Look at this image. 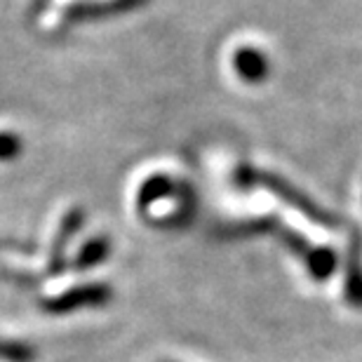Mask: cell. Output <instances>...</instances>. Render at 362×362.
<instances>
[{"mask_svg": "<svg viewBox=\"0 0 362 362\" xmlns=\"http://www.w3.org/2000/svg\"><path fill=\"white\" fill-rule=\"evenodd\" d=\"M108 255V240L106 238H97V240L88 243L81 252L76 262V269H90V266H97L106 259Z\"/></svg>", "mask_w": 362, "mask_h": 362, "instance_id": "obj_7", "label": "cell"}, {"mask_svg": "<svg viewBox=\"0 0 362 362\" xmlns=\"http://www.w3.org/2000/svg\"><path fill=\"white\" fill-rule=\"evenodd\" d=\"M175 191V184L168 179V177H153L151 181H146L141 188V198H139V205H148V202H156V200H163L172 195Z\"/></svg>", "mask_w": 362, "mask_h": 362, "instance_id": "obj_6", "label": "cell"}, {"mask_svg": "<svg viewBox=\"0 0 362 362\" xmlns=\"http://www.w3.org/2000/svg\"><path fill=\"white\" fill-rule=\"evenodd\" d=\"M303 264H306V271L313 280L322 282L334 275L337 266H339V257L337 252L327 247V245H322V247H310V252L306 255V259H303Z\"/></svg>", "mask_w": 362, "mask_h": 362, "instance_id": "obj_5", "label": "cell"}, {"mask_svg": "<svg viewBox=\"0 0 362 362\" xmlns=\"http://www.w3.org/2000/svg\"><path fill=\"white\" fill-rule=\"evenodd\" d=\"M346 301L351 306L362 308V250H360V235L351 238L349 255H346Z\"/></svg>", "mask_w": 362, "mask_h": 362, "instance_id": "obj_4", "label": "cell"}, {"mask_svg": "<svg viewBox=\"0 0 362 362\" xmlns=\"http://www.w3.org/2000/svg\"><path fill=\"white\" fill-rule=\"evenodd\" d=\"M0 360H7V362H33L35 360V351L28 344L0 341Z\"/></svg>", "mask_w": 362, "mask_h": 362, "instance_id": "obj_8", "label": "cell"}, {"mask_svg": "<svg viewBox=\"0 0 362 362\" xmlns=\"http://www.w3.org/2000/svg\"><path fill=\"white\" fill-rule=\"evenodd\" d=\"M21 151V144L14 134H0V160H10Z\"/></svg>", "mask_w": 362, "mask_h": 362, "instance_id": "obj_9", "label": "cell"}, {"mask_svg": "<svg viewBox=\"0 0 362 362\" xmlns=\"http://www.w3.org/2000/svg\"><path fill=\"white\" fill-rule=\"evenodd\" d=\"M235 184L240 188H252V186H264L269 188L271 193H275L282 202H287L289 207L301 212L306 219H310L313 223H320V226H339V219L334 214H329L327 209H322L317 202H313L308 198L306 193L299 191L296 186L289 184L287 179H282L278 175H271V172H259V170H252V168H238L235 172Z\"/></svg>", "mask_w": 362, "mask_h": 362, "instance_id": "obj_1", "label": "cell"}, {"mask_svg": "<svg viewBox=\"0 0 362 362\" xmlns=\"http://www.w3.org/2000/svg\"><path fill=\"white\" fill-rule=\"evenodd\" d=\"M108 299H111V289L106 285H85L71 289V292L57 296V299L45 301V310L47 313H69V310H76L81 306H99Z\"/></svg>", "mask_w": 362, "mask_h": 362, "instance_id": "obj_2", "label": "cell"}, {"mask_svg": "<svg viewBox=\"0 0 362 362\" xmlns=\"http://www.w3.org/2000/svg\"><path fill=\"white\" fill-rule=\"evenodd\" d=\"M233 69H235V74L250 85L264 83L271 74L269 57L257 47H240L238 49V52L233 54Z\"/></svg>", "mask_w": 362, "mask_h": 362, "instance_id": "obj_3", "label": "cell"}]
</instances>
